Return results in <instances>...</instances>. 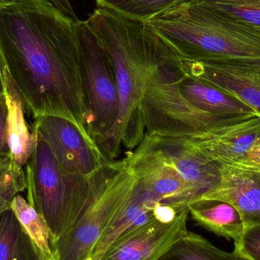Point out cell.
Here are the masks:
<instances>
[{
	"label": "cell",
	"mask_w": 260,
	"mask_h": 260,
	"mask_svg": "<svg viewBox=\"0 0 260 260\" xmlns=\"http://www.w3.org/2000/svg\"><path fill=\"white\" fill-rule=\"evenodd\" d=\"M80 21L49 0H6L0 4V61L35 120L67 119L89 136Z\"/></svg>",
	"instance_id": "6da1fadb"
},
{
	"label": "cell",
	"mask_w": 260,
	"mask_h": 260,
	"mask_svg": "<svg viewBox=\"0 0 260 260\" xmlns=\"http://www.w3.org/2000/svg\"><path fill=\"white\" fill-rule=\"evenodd\" d=\"M85 24L105 52L115 71L120 94L118 121L99 144L113 160L122 144L133 151L143 139L141 103L147 79L172 52L146 23L98 7Z\"/></svg>",
	"instance_id": "7a4b0ae2"
},
{
	"label": "cell",
	"mask_w": 260,
	"mask_h": 260,
	"mask_svg": "<svg viewBox=\"0 0 260 260\" xmlns=\"http://www.w3.org/2000/svg\"><path fill=\"white\" fill-rule=\"evenodd\" d=\"M124 160L151 198L172 207L200 201L220 180L219 165L200 154L188 139L145 133Z\"/></svg>",
	"instance_id": "3957f363"
},
{
	"label": "cell",
	"mask_w": 260,
	"mask_h": 260,
	"mask_svg": "<svg viewBox=\"0 0 260 260\" xmlns=\"http://www.w3.org/2000/svg\"><path fill=\"white\" fill-rule=\"evenodd\" d=\"M180 60L260 58V31L187 0L146 23Z\"/></svg>",
	"instance_id": "277c9868"
},
{
	"label": "cell",
	"mask_w": 260,
	"mask_h": 260,
	"mask_svg": "<svg viewBox=\"0 0 260 260\" xmlns=\"http://www.w3.org/2000/svg\"><path fill=\"white\" fill-rule=\"evenodd\" d=\"M36 134V148L26 164L27 202L45 220L54 244L74 225L91 202L92 177L66 171L45 141Z\"/></svg>",
	"instance_id": "5b68a950"
},
{
	"label": "cell",
	"mask_w": 260,
	"mask_h": 260,
	"mask_svg": "<svg viewBox=\"0 0 260 260\" xmlns=\"http://www.w3.org/2000/svg\"><path fill=\"white\" fill-rule=\"evenodd\" d=\"M177 62L178 58L172 53L153 70L147 79L141 103L146 134L197 139L252 117L214 115L192 105L177 85Z\"/></svg>",
	"instance_id": "8992f818"
},
{
	"label": "cell",
	"mask_w": 260,
	"mask_h": 260,
	"mask_svg": "<svg viewBox=\"0 0 260 260\" xmlns=\"http://www.w3.org/2000/svg\"><path fill=\"white\" fill-rule=\"evenodd\" d=\"M91 202L53 247V260H88L99 238L131 197L136 180L126 160H111L92 177Z\"/></svg>",
	"instance_id": "52a82bcc"
},
{
	"label": "cell",
	"mask_w": 260,
	"mask_h": 260,
	"mask_svg": "<svg viewBox=\"0 0 260 260\" xmlns=\"http://www.w3.org/2000/svg\"><path fill=\"white\" fill-rule=\"evenodd\" d=\"M84 91L88 109V132L99 144L118 121L120 94L114 67L85 24L78 25Z\"/></svg>",
	"instance_id": "ba28073f"
},
{
	"label": "cell",
	"mask_w": 260,
	"mask_h": 260,
	"mask_svg": "<svg viewBox=\"0 0 260 260\" xmlns=\"http://www.w3.org/2000/svg\"><path fill=\"white\" fill-rule=\"evenodd\" d=\"M34 131L48 145L66 171L91 178L111 161L95 141L67 119L42 116L35 119Z\"/></svg>",
	"instance_id": "9c48e42d"
},
{
	"label": "cell",
	"mask_w": 260,
	"mask_h": 260,
	"mask_svg": "<svg viewBox=\"0 0 260 260\" xmlns=\"http://www.w3.org/2000/svg\"><path fill=\"white\" fill-rule=\"evenodd\" d=\"M178 67L186 76L237 98L260 116V58L178 59Z\"/></svg>",
	"instance_id": "30bf717a"
},
{
	"label": "cell",
	"mask_w": 260,
	"mask_h": 260,
	"mask_svg": "<svg viewBox=\"0 0 260 260\" xmlns=\"http://www.w3.org/2000/svg\"><path fill=\"white\" fill-rule=\"evenodd\" d=\"M189 209L155 218L123 234L100 260H158L187 232Z\"/></svg>",
	"instance_id": "8fae6325"
},
{
	"label": "cell",
	"mask_w": 260,
	"mask_h": 260,
	"mask_svg": "<svg viewBox=\"0 0 260 260\" xmlns=\"http://www.w3.org/2000/svg\"><path fill=\"white\" fill-rule=\"evenodd\" d=\"M259 136L260 116H255L228 125L209 136L188 139L210 161L218 165L256 168L250 163L248 152Z\"/></svg>",
	"instance_id": "7c38bea8"
},
{
	"label": "cell",
	"mask_w": 260,
	"mask_h": 260,
	"mask_svg": "<svg viewBox=\"0 0 260 260\" xmlns=\"http://www.w3.org/2000/svg\"><path fill=\"white\" fill-rule=\"evenodd\" d=\"M219 169L220 180L218 185L201 200L227 202L238 211L245 229L259 225V170L229 165H219Z\"/></svg>",
	"instance_id": "4fadbf2b"
},
{
	"label": "cell",
	"mask_w": 260,
	"mask_h": 260,
	"mask_svg": "<svg viewBox=\"0 0 260 260\" xmlns=\"http://www.w3.org/2000/svg\"><path fill=\"white\" fill-rule=\"evenodd\" d=\"M185 209L160 204L136 181L131 197L114 215L88 260H100L113 243L129 231L155 218L177 215Z\"/></svg>",
	"instance_id": "5bb4252c"
},
{
	"label": "cell",
	"mask_w": 260,
	"mask_h": 260,
	"mask_svg": "<svg viewBox=\"0 0 260 260\" xmlns=\"http://www.w3.org/2000/svg\"><path fill=\"white\" fill-rule=\"evenodd\" d=\"M5 95L8 107L9 159L17 169L22 170L36 148L37 134L26 120V110L19 92L8 72L3 68Z\"/></svg>",
	"instance_id": "9a60e30c"
},
{
	"label": "cell",
	"mask_w": 260,
	"mask_h": 260,
	"mask_svg": "<svg viewBox=\"0 0 260 260\" xmlns=\"http://www.w3.org/2000/svg\"><path fill=\"white\" fill-rule=\"evenodd\" d=\"M176 80L183 96L201 111L221 117L259 116L239 99L183 74L177 62Z\"/></svg>",
	"instance_id": "2e32d148"
},
{
	"label": "cell",
	"mask_w": 260,
	"mask_h": 260,
	"mask_svg": "<svg viewBox=\"0 0 260 260\" xmlns=\"http://www.w3.org/2000/svg\"><path fill=\"white\" fill-rule=\"evenodd\" d=\"M192 220L219 237L238 242L245 226L238 211L227 202L200 200L188 206Z\"/></svg>",
	"instance_id": "e0dca14e"
},
{
	"label": "cell",
	"mask_w": 260,
	"mask_h": 260,
	"mask_svg": "<svg viewBox=\"0 0 260 260\" xmlns=\"http://www.w3.org/2000/svg\"><path fill=\"white\" fill-rule=\"evenodd\" d=\"M0 260H46L12 209L0 215Z\"/></svg>",
	"instance_id": "ac0fdd59"
},
{
	"label": "cell",
	"mask_w": 260,
	"mask_h": 260,
	"mask_svg": "<svg viewBox=\"0 0 260 260\" xmlns=\"http://www.w3.org/2000/svg\"><path fill=\"white\" fill-rule=\"evenodd\" d=\"M158 260H242L234 252L218 248L201 235L189 230Z\"/></svg>",
	"instance_id": "d6986e66"
},
{
	"label": "cell",
	"mask_w": 260,
	"mask_h": 260,
	"mask_svg": "<svg viewBox=\"0 0 260 260\" xmlns=\"http://www.w3.org/2000/svg\"><path fill=\"white\" fill-rule=\"evenodd\" d=\"M11 209L44 259L53 260V238L42 215L19 194L14 198Z\"/></svg>",
	"instance_id": "ffe728a7"
},
{
	"label": "cell",
	"mask_w": 260,
	"mask_h": 260,
	"mask_svg": "<svg viewBox=\"0 0 260 260\" xmlns=\"http://www.w3.org/2000/svg\"><path fill=\"white\" fill-rule=\"evenodd\" d=\"M186 1L187 0H95L99 8L109 9L144 23Z\"/></svg>",
	"instance_id": "44dd1931"
},
{
	"label": "cell",
	"mask_w": 260,
	"mask_h": 260,
	"mask_svg": "<svg viewBox=\"0 0 260 260\" xmlns=\"http://www.w3.org/2000/svg\"><path fill=\"white\" fill-rule=\"evenodd\" d=\"M203 7L260 31V0H193Z\"/></svg>",
	"instance_id": "7402d4cb"
},
{
	"label": "cell",
	"mask_w": 260,
	"mask_h": 260,
	"mask_svg": "<svg viewBox=\"0 0 260 260\" xmlns=\"http://www.w3.org/2000/svg\"><path fill=\"white\" fill-rule=\"evenodd\" d=\"M26 186L24 169L15 168L9 157H0V215L10 210L14 198Z\"/></svg>",
	"instance_id": "603a6c76"
},
{
	"label": "cell",
	"mask_w": 260,
	"mask_h": 260,
	"mask_svg": "<svg viewBox=\"0 0 260 260\" xmlns=\"http://www.w3.org/2000/svg\"><path fill=\"white\" fill-rule=\"evenodd\" d=\"M233 252L242 260H260V224L246 228Z\"/></svg>",
	"instance_id": "cb8c5ba5"
},
{
	"label": "cell",
	"mask_w": 260,
	"mask_h": 260,
	"mask_svg": "<svg viewBox=\"0 0 260 260\" xmlns=\"http://www.w3.org/2000/svg\"><path fill=\"white\" fill-rule=\"evenodd\" d=\"M9 155L8 107L5 95L0 99V157H9Z\"/></svg>",
	"instance_id": "d4e9b609"
},
{
	"label": "cell",
	"mask_w": 260,
	"mask_h": 260,
	"mask_svg": "<svg viewBox=\"0 0 260 260\" xmlns=\"http://www.w3.org/2000/svg\"><path fill=\"white\" fill-rule=\"evenodd\" d=\"M49 1L51 2L56 8H58L61 12H63L66 15L71 17L73 19L79 21L70 0H49Z\"/></svg>",
	"instance_id": "484cf974"
},
{
	"label": "cell",
	"mask_w": 260,
	"mask_h": 260,
	"mask_svg": "<svg viewBox=\"0 0 260 260\" xmlns=\"http://www.w3.org/2000/svg\"><path fill=\"white\" fill-rule=\"evenodd\" d=\"M5 96V82L4 73H3V67L0 61V99Z\"/></svg>",
	"instance_id": "4316f807"
},
{
	"label": "cell",
	"mask_w": 260,
	"mask_h": 260,
	"mask_svg": "<svg viewBox=\"0 0 260 260\" xmlns=\"http://www.w3.org/2000/svg\"><path fill=\"white\" fill-rule=\"evenodd\" d=\"M5 1H6V0H0V4H2V3H4Z\"/></svg>",
	"instance_id": "83f0119b"
}]
</instances>
